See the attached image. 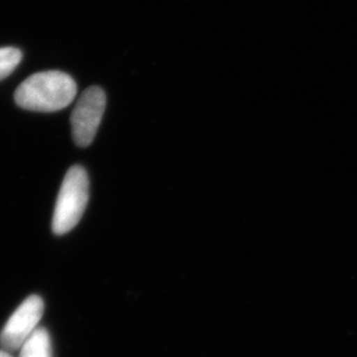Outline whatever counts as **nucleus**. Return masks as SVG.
Listing matches in <instances>:
<instances>
[{"label": "nucleus", "mask_w": 357, "mask_h": 357, "mask_svg": "<svg viewBox=\"0 0 357 357\" xmlns=\"http://www.w3.org/2000/svg\"><path fill=\"white\" fill-rule=\"evenodd\" d=\"M75 81L64 72H40L17 87L14 100L20 108L38 112H59L77 95Z\"/></svg>", "instance_id": "obj_1"}, {"label": "nucleus", "mask_w": 357, "mask_h": 357, "mask_svg": "<svg viewBox=\"0 0 357 357\" xmlns=\"http://www.w3.org/2000/svg\"><path fill=\"white\" fill-rule=\"evenodd\" d=\"M89 199V179L87 172L80 165H73L66 172L54 207L52 230L56 235L71 231L87 207Z\"/></svg>", "instance_id": "obj_2"}, {"label": "nucleus", "mask_w": 357, "mask_h": 357, "mask_svg": "<svg viewBox=\"0 0 357 357\" xmlns=\"http://www.w3.org/2000/svg\"><path fill=\"white\" fill-rule=\"evenodd\" d=\"M107 105L101 88L93 86L82 93L71 115L72 135L79 147H88L94 140Z\"/></svg>", "instance_id": "obj_3"}, {"label": "nucleus", "mask_w": 357, "mask_h": 357, "mask_svg": "<svg viewBox=\"0 0 357 357\" xmlns=\"http://www.w3.org/2000/svg\"><path fill=\"white\" fill-rule=\"evenodd\" d=\"M43 312L44 302L38 295L26 298L0 332V346L3 351H20L22 344L38 330Z\"/></svg>", "instance_id": "obj_4"}, {"label": "nucleus", "mask_w": 357, "mask_h": 357, "mask_svg": "<svg viewBox=\"0 0 357 357\" xmlns=\"http://www.w3.org/2000/svg\"><path fill=\"white\" fill-rule=\"evenodd\" d=\"M19 357H52L50 335L44 327H38L22 347Z\"/></svg>", "instance_id": "obj_5"}, {"label": "nucleus", "mask_w": 357, "mask_h": 357, "mask_svg": "<svg viewBox=\"0 0 357 357\" xmlns=\"http://www.w3.org/2000/svg\"><path fill=\"white\" fill-rule=\"evenodd\" d=\"M22 52L17 47H0V80L7 78L17 68Z\"/></svg>", "instance_id": "obj_6"}, {"label": "nucleus", "mask_w": 357, "mask_h": 357, "mask_svg": "<svg viewBox=\"0 0 357 357\" xmlns=\"http://www.w3.org/2000/svg\"><path fill=\"white\" fill-rule=\"evenodd\" d=\"M0 357H13L12 355L8 353V351H3V349H0Z\"/></svg>", "instance_id": "obj_7"}]
</instances>
